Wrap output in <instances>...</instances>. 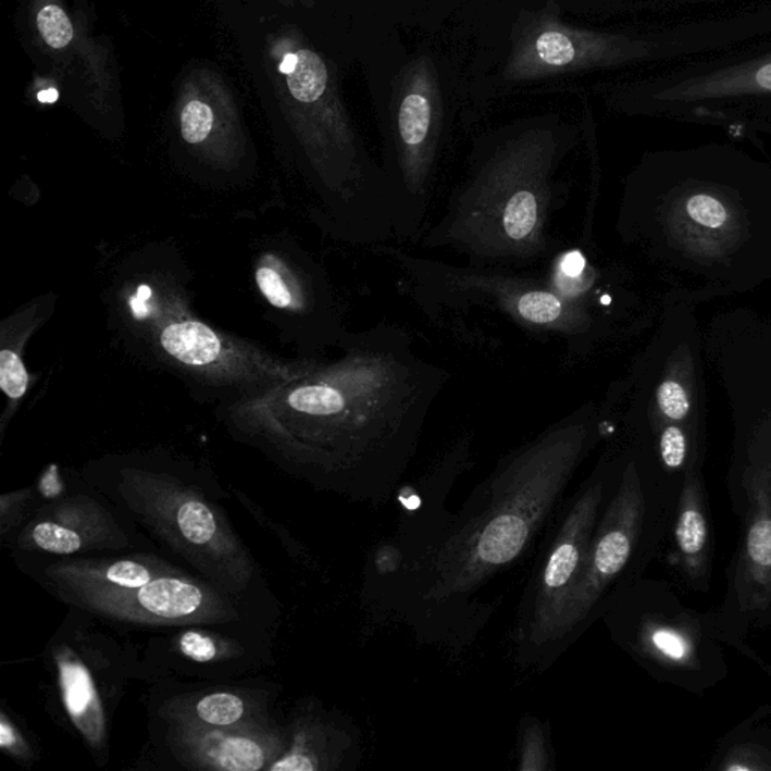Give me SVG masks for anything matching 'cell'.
I'll use <instances>...</instances> for the list:
<instances>
[{"instance_id":"6da1fadb","label":"cell","mask_w":771,"mask_h":771,"mask_svg":"<svg viewBox=\"0 0 771 771\" xmlns=\"http://www.w3.org/2000/svg\"><path fill=\"white\" fill-rule=\"evenodd\" d=\"M602 428L593 405L577 407L503 457L451 522L377 571L395 610L430 639L464 633L473 598L530 550Z\"/></svg>"},{"instance_id":"7a4b0ae2","label":"cell","mask_w":771,"mask_h":771,"mask_svg":"<svg viewBox=\"0 0 771 771\" xmlns=\"http://www.w3.org/2000/svg\"><path fill=\"white\" fill-rule=\"evenodd\" d=\"M344 348L340 362L301 389L307 426L272 457L315 490L377 505L406 475L451 373L422 358L395 324L348 335Z\"/></svg>"},{"instance_id":"3957f363","label":"cell","mask_w":771,"mask_h":771,"mask_svg":"<svg viewBox=\"0 0 771 771\" xmlns=\"http://www.w3.org/2000/svg\"><path fill=\"white\" fill-rule=\"evenodd\" d=\"M373 250L398 269L399 295L436 326L452 332L473 315H492L527 338L558 344L567 365L588 356L598 332L595 311L612 301L609 295H595V270L579 245L562 246L536 272L451 264L414 257L390 243Z\"/></svg>"},{"instance_id":"277c9868","label":"cell","mask_w":771,"mask_h":771,"mask_svg":"<svg viewBox=\"0 0 771 771\" xmlns=\"http://www.w3.org/2000/svg\"><path fill=\"white\" fill-rule=\"evenodd\" d=\"M158 549L241 600L281 614L261 563L223 507L229 488L206 469L147 456L92 461L80 473Z\"/></svg>"},{"instance_id":"5b68a950","label":"cell","mask_w":771,"mask_h":771,"mask_svg":"<svg viewBox=\"0 0 771 771\" xmlns=\"http://www.w3.org/2000/svg\"><path fill=\"white\" fill-rule=\"evenodd\" d=\"M565 142L549 130L520 133L473 162L425 229L422 248L452 250L471 264L531 268L562 241L551 234L555 214L569 198L558 178Z\"/></svg>"},{"instance_id":"8992f818","label":"cell","mask_w":771,"mask_h":771,"mask_svg":"<svg viewBox=\"0 0 771 771\" xmlns=\"http://www.w3.org/2000/svg\"><path fill=\"white\" fill-rule=\"evenodd\" d=\"M66 609L38 657L46 712L104 770L116 712L130 684L138 683L142 644L91 612Z\"/></svg>"},{"instance_id":"52a82bcc","label":"cell","mask_w":771,"mask_h":771,"mask_svg":"<svg viewBox=\"0 0 771 771\" xmlns=\"http://www.w3.org/2000/svg\"><path fill=\"white\" fill-rule=\"evenodd\" d=\"M645 512L641 476L630 463L595 527L582 573L559 606L532 668H549L608 605L610 590L627 571L641 542Z\"/></svg>"},{"instance_id":"ba28073f","label":"cell","mask_w":771,"mask_h":771,"mask_svg":"<svg viewBox=\"0 0 771 771\" xmlns=\"http://www.w3.org/2000/svg\"><path fill=\"white\" fill-rule=\"evenodd\" d=\"M54 469L53 465V476ZM25 524L2 546L14 562L86 558L119 551L154 550L156 544L82 475L76 483H54ZM160 550V549H159Z\"/></svg>"},{"instance_id":"9c48e42d","label":"cell","mask_w":771,"mask_h":771,"mask_svg":"<svg viewBox=\"0 0 771 771\" xmlns=\"http://www.w3.org/2000/svg\"><path fill=\"white\" fill-rule=\"evenodd\" d=\"M279 624L226 621L150 633L142 642L138 683L233 681L275 667Z\"/></svg>"},{"instance_id":"30bf717a","label":"cell","mask_w":771,"mask_h":771,"mask_svg":"<svg viewBox=\"0 0 771 771\" xmlns=\"http://www.w3.org/2000/svg\"><path fill=\"white\" fill-rule=\"evenodd\" d=\"M610 483L608 469L598 465L567 505L535 563L514 633L517 661L524 668H532L559 606L582 573L595 527L613 492Z\"/></svg>"},{"instance_id":"8fae6325","label":"cell","mask_w":771,"mask_h":771,"mask_svg":"<svg viewBox=\"0 0 771 771\" xmlns=\"http://www.w3.org/2000/svg\"><path fill=\"white\" fill-rule=\"evenodd\" d=\"M135 770L269 771L287 746L285 719L268 726L207 728L147 720Z\"/></svg>"},{"instance_id":"7c38bea8","label":"cell","mask_w":771,"mask_h":771,"mask_svg":"<svg viewBox=\"0 0 771 771\" xmlns=\"http://www.w3.org/2000/svg\"><path fill=\"white\" fill-rule=\"evenodd\" d=\"M142 696L147 720L207 728H252L279 723L276 681L256 675L233 681L163 680Z\"/></svg>"},{"instance_id":"4fadbf2b","label":"cell","mask_w":771,"mask_h":771,"mask_svg":"<svg viewBox=\"0 0 771 771\" xmlns=\"http://www.w3.org/2000/svg\"><path fill=\"white\" fill-rule=\"evenodd\" d=\"M285 730L287 746L269 771H350L358 766V728L314 696L293 704Z\"/></svg>"},{"instance_id":"5bb4252c","label":"cell","mask_w":771,"mask_h":771,"mask_svg":"<svg viewBox=\"0 0 771 771\" xmlns=\"http://www.w3.org/2000/svg\"><path fill=\"white\" fill-rule=\"evenodd\" d=\"M747 602L761 606L771 598V488H751V514L746 535Z\"/></svg>"},{"instance_id":"9a60e30c","label":"cell","mask_w":771,"mask_h":771,"mask_svg":"<svg viewBox=\"0 0 771 771\" xmlns=\"http://www.w3.org/2000/svg\"><path fill=\"white\" fill-rule=\"evenodd\" d=\"M675 536L688 574L698 577L706 570L710 532H708L707 515L704 510L702 493L698 484L693 481H688L681 496Z\"/></svg>"},{"instance_id":"2e32d148","label":"cell","mask_w":771,"mask_h":771,"mask_svg":"<svg viewBox=\"0 0 771 771\" xmlns=\"http://www.w3.org/2000/svg\"><path fill=\"white\" fill-rule=\"evenodd\" d=\"M162 344L167 353L191 366L210 365L221 355L216 334L197 321H184L164 328Z\"/></svg>"},{"instance_id":"e0dca14e","label":"cell","mask_w":771,"mask_h":771,"mask_svg":"<svg viewBox=\"0 0 771 771\" xmlns=\"http://www.w3.org/2000/svg\"><path fill=\"white\" fill-rule=\"evenodd\" d=\"M0 750L23 770H33L42 757L37 735L7 700L0 707Z\"/></svg>"},{"instance_id":"ac0fdd59","label":"cell","mask_w":771,"mask_h":771,"mask_svg":"<svg viewBox=\"0 0 771 771\" xmlns=\"http://www.w3.org/2000/svg\"><path fill=\"white\" fill-rule=\"evenodd\" d=\"M229 493L231 497H234V499L240 503L243 510L252 517V520H256V522L260 524L261 527H264L270 535H273L275 538L279 539L282 549L287 551V555L293 559V561L299 563L301 567H307L309 570L315 569L316 563L314 556L309 554L307 546L301 544L299 539H297L296 536L284 526V524L273 519V517L270 515L269 512L261 507V505H258L252 497L246 495V493L240 490V488L231 487Z\"/></svg>"},{"instance_id":"d6986e66","label":"cell","mask_w":771,"mask_h":771,"mask_svg":"<svg viewBox=\"0 0 771 771\" xmlns=\"http://www.w3.org/2000/svg\"><path fill=\"white\" fill-rule=\"evenodd\" d=\"M295 72L288 76L291 96L301 103H314L326 91L327 69L319 54L299 50Z\"/></svg>"},{"instance_id":"ffe728a7","label":"cell","mask_w":771,"mask_h":771,"mask_svg":"<svg viewBox=\"0 0 771 771\" xmlns=\"http://www.w3.org/2000/svg\"><path fill=\"white\" fill-rule=\"evenodd\" d=\"M520 771H547L554 769L550 737L547 728L535 718H526L520 728Z\"/></svg>"},{"instance_id":"44dd1931","label":"cell","mask_w":771,"mask_h":771,"mask_svg":"<svg viewBox=\"0 0 771 771\" xmlns=\"http://www.w3.org/2000/svg\"><path fill=\"white\" fill-rule=\"evenodd\" d=\"M42 499L40 485L0 496V542L5 543L30 519Z\"/></svg>"},{"instance_id":"7402d4cb","label":"cell","mask_w":771,"mask_h":771,"mask_svg":"<svg viewBox=\"0 0 771 771\" xmlns=\"http://www.w3.org/2000/svg\"><path fill=\"white\" fill-rule=\"evenodd\" d=\"M645 647L660 659L684 664L692 659L693 644L686 634L668 625H656L644 632Z\"/></svg>"},{"instance_id":"603a6c76","label":"cell","mask_w":771,"mask_h":771,"mask_svg":"<svg viewBox=\"0 0 771 771\" xmlns=\"http://www.w3.org/2000/svg\"><path fill=\"white\" fill-rule=\"evenodd\" d=\"M534 50L539 62L549 66H565L574 61L577 47L561 30H547L535 41Z\"/></svg>"},{"instance_id":"cb8c5ba5","label":"cell","mask_w":771,"mask_h":771,"mask_svg":"<svg viewBox=\"0 0 771 771\" xmlns=\"http://www.w3.org/2000/svg\"><path fill=\"white\" fill-rule=\"evenodd\" d=\"M37 23L41 37L52 49H64L72 42L73 25L60 7L47 5L42 8L38 13Z\"/></svg>"},{"instance_id":"d4e9b609","label":"cell","mask_w":771,"mask_h":771,"mask_svg":"<svg viewBox=\"0 0 771 771\" xmlns=\"http://www.w3.org/2000/svg\"><path fill=\"white\" fill-rule=\"evenodd\" d=\"M214 115L210 105L191 100L182 113V136L187 144L197 145L209 138L213 130Z\"/></svg>"},{"instance_id":"484cf974","label":"cell","mask_w":771,"mask_h":771,"mask_svg":"<svg viewBox=\"0 0 771 771\" xmlns=\"http://www.w3.org/2000/svg\"><path fill=\"white\" fill-rule=\"evenodd\" d=\"M29 375L22 359L13 350L0 351V386L11 401H18L25 395Z\"/></svg>"},{"instance_id":"4316f807","label":"cell","mask_w":771,"mask_h":771,"mask_svg":"<svg viewBox=\"0 0 771 771\" xmlns=\"http://www.w3.org/2000/svg\"><path fill=\"white\" fill-rule=\"evenodd\" d=\"M258 288L261 289L262 296L265 297L275 308L288 309L295 307L296 300L293 296L291 288L287 282L282 279L276 270L270 268H260L257 272Z\"/></svg>"},{"instance_id":"83f0119b","label":"cell","mask_w":771,"mask_h":771,"mask_svg":"<svg viewBox=\"0 0 771 771\" xmlns=\"http://www.w3.org/2000/svg\"><path fill=\"white\" fill-rule=\"evenodd\" d=\"M687 211L693 221L708 228H720L726 222L725 207L708 195L693 197L687 203Z\"/></svg>"},{"instance_id":"f1b7e54d","label":"cell","mask_w":771,"mask_h":771,"mask_svg":"<svg viewBox=\"0 0 771 771\" xmlns=\"http://www.w3.org/2000/svg\"><path fill=\"white\" fill-rule=\"evenodd\" d=\"M657 401L661 412L668 418L680 421L688 413V399L683 387L676 382H664L657 390Z\"/></svg>"},{"instance_id":"f546056e","label":"cell","mask_w":771,"mask_h":771,"mask_svg":"<svg viewBox=\"0 0 771 771\" xmlns=\"http://www.w3.org/2000/svg\"><path fill=\"white\" fill-rule=\"evenodd\" d=\"M661 460L669 469H680L686 460V437L676 426H669L660 438Z\"/></svg>"},{"instance_id":"4dcf8cb0","label":"cell","mask_w":771,"mask_h":771,"mask_svg":"<svg viewBox=\"0 0 771 771\" xmlns=\"http://www.w3.org/2000/svg\"><path fill=\"white\" fill-rule=\"evenodd\" d=\"M754 79L742 89V92H771V61L759 64L751 70Z\"/></svg>"},{"instance_id":"1f68e13d","label":"cell","mask_w":771,"mask_h":771,"mask_svg":"<svg viewBox=\"0 0 771 771\" xmlns=\"http://www.w3.org/2000/svg\"><path fill=\"white\" fill-rule=\"evenodd\" d=\"M296 65H297V54L289 53V54H287V57L284 58V61H282L281 73L287 74V76H289V74L295 72Z\"/></svg>"},{"instance_id":"d6a6232c","label":"cell","mask_w":771,"mask_h":771,"mask_svg":"<svg viewBox=\"0 0 771 771\" xmlns=\"http://www.w3.org/2000/svg\"><path fill=\"white\" fill-rule=\"evenodd\" d=\"M58 97H60V94H58L57 89H46V91L38 92V100L41 103H54Z\"/></svg>"}]
</instances>
